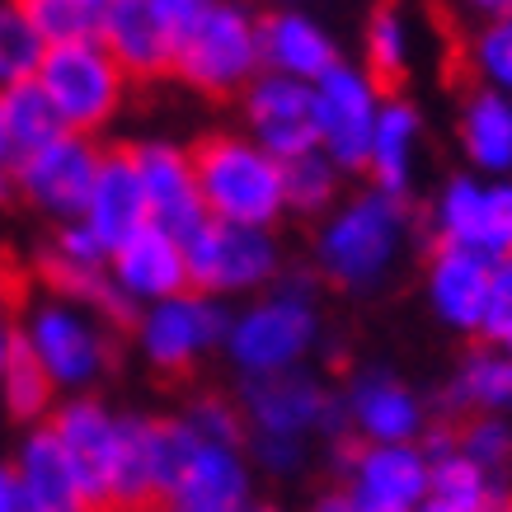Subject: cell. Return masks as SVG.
I'll list each match as a JSON object with an SVG mask.
<instances>
[{"instance_id": "obj_10", "label": "cell", "mask_w": 512, "mask_h": 512, "mask_svg": "<svg viewBox=\"0 0 512 512\" xmlns=\"http://www.w3.org/2000/svg\"><path fill=\"white\" fill-rule=\"evenodd\" d=\"M437 245L470 249L494 264L512 254V179H480V174H451L428 207Z\"/></svg>"}, {"instance_id": "obj_40", "label": "cell", "mask_w": 512, "mask_h": 512, "mask_svg": "<svg viewBox=\"0 0 512 512\" xmlns=\"http://www.w3.org/2000/svg\"><path fill=\"white\" fill-rule=\"evenodd\" d=\"M311 447L306 442H287V437H245V461L268 470V475H296L306 466Z\"/></svg>"}, {"instance_id": "obj_38", "label": "cell", "mask_w": 512, "mask_h": 512, "mask_svg": "<svg viewBox=\"0 0 512 512\" xmlns=\"http://www.w3.org/2000/svg\"><path fill=\"white\" fill-rule=\"evenodd\" d=\"M179 419L188 423V433L198 437V442L245 447V414H240V404L226 400V395H193Z\"/></svg>"}, {"instance_id": "obj_9", "label": "cell", "mask_w": 512, "mask_h": 512, "mask_svg": "<svg viewBox=\"0 0 512 512\" xmlns=\"http://www.w3.org/2000/svg\"><path fill=\"white\" fill-rule=\"evenodd\" d=\"M315 99V151L339 174H367L372 160L376 113L386 94L372 85V76L353 62H339L329 76L311 85Z\"/></svg>"}, {"instance_id": "obj_20", "label": "cell", "mask_w": 512, "mask_h": 512, "mask_svg": "<svg viewBox=\"0 0 512 512\" xmlns=\"http://www.w3.org/2000/svg\"><path fill=\"white\" fill-rule=\"evenodd\" d=\"M494 268L498 264L484 259V254L433 245L423 287H428V306H433L437 320L456 329V334H480L484 301H489V287H494Z\"/></svg>"}, {"instance_id": "obj_27", "label": "cell", "mask_w": 512, "mask_h": 512, "mask_svg": "<svg viewBox=\"0 0 512 512\" xmlns=\"http://www.w3.org/2000/svg\"><path fill=\"white\" fill-rule=\"evenodd\" d=\"M456 137H461V151L480 174H494V179L512 174V99L475 85L461 104Z\"/></svg>"}, {"instance_id": "obj_48", "label": "cell", "mask_w": 512, "mask_h": 512, "mask_svg": "<svg viewBox=\"0 0 512 512\" xmlns=\"http://www.w3.org/2000/svg\"><path fill=\"white\" fill-rule=\"evenodd\" d=\"M498 353H508V357H512V339H508V343H503V348H498Z\"/></svg>"}, {"instance_id": "obj_11", "label": "cell", "mask_w": 512, "mask_h": 512, "mask_svg": "<svg viewBox=\"0 0 512 512\" xmlns=\"http://www.w3.org/2000/svg\"><path fill=\"white\" fill-rule=\"evenodd\" d=\"M226 329H231V311L212 301V296H198V292H184V296H170L160 306H146L137 315V348L141 357L165 376H184L193 372L207 353H217L226 343Z\"/></svg>"}, {"instance_id": "obj_8", "label": "cell", "mask_w": 512, "mask_h": 512, "mask_svg": "<svg viewBox=\"0 0 512 512\" xmlns=\"http://www.w3.org/2000/svg\"><path fill=\"white\" fill-rule=\"evenodd\" d=\"M184 264L188 292L226 301V296H249L273 287L282 278V245L273 231L207 221L198 235L184 240Z\"/></svg>"}, {"instance_id": "obj_1", "label": "cell", "mask_w": 512, "mask_h": 512, "mask_svg": "<svg viewBox=\"0 0 512 512\" xmlns=\"http://www.w3.org/2000/svg\"><path fill=\"white\" fill-rule=\"evenodd\" d=\"M409 226H414L409 202L386 198L376 188L339 202L315 231V278L348 296L376 292L390 278V268L400 264Z\"/></svg>"}, {"instance_id": "obj_16", "label": "cell", "mask_w": 512, "mask_h": 512, "mask_svg": "<svg viewBox=\"0 0 512 512\" xmlns=\"http://www.w3.org/2000/svg\"><path fill=\"white\" fill-rule=\"evenodd\" d=\"M127 156L137 165L141 193H146V212L151 226L174 235L184 245L188 235H198L207 226V207H202L198 179H193V156L174 141H137L127 146Z\"/></svg>"}, {"instance_id": "obj_24", "label": "cell", "mask_w": 512, "mask_h": 512, "mask_svg": "<svg viewBox=\"0 0 512 512\" xmlns=\"http://www.w3.org/2000/svg\"><path fill=\"white\" fill-rule=\"evenodd\" d=\"M10 470H15L24 512H90L85 508V494H80L76 470H71L62 442L52 437L47 423L24 433V442H19Z\"/></svg>"}, {"instance_id": "obj_51", "label": "cell", "mask_w": 512, "mask_h": 512, "mask_svg": "<svg viewBox=\"0 0 512 512\" xmlns=\"http://www.w3.org/2000/svg\"><path fill=\"white\" fill-rule=\"evenodd\" d=\"M357 512H362V508H357Z\"/></svg>"}, {"instance_id": "obj_34", "label": "cell", "mask_w": 512, "mask_h": 512, "mask_svg": "<svg viewBox=\"0 0 512 512\" xmlns=\"http://www.w3.org/2000/svg\"><path fill=\"white\" fill-rule=\"evenodd\" d=\"M466 57L484 90L512 99V5H489V19L470 33Z\"/></svg>"}, {"instance_id": "obj_6", "label": "cell", "mask_w": 512, "mask_h": 512, "mask_svg": "<svg viewBox=\"0 0 512 512\" xmlns=\"http://www.w3.org/2000/svg\"><path fill=\"white\" fill-rule=\"evenodd\" d=\"M33 80H38V90L47 94V104L57 113L62 132H76V137L104 132L127 99L123 66L104 52L99 38H94V43L47 47V57Z\"/></svg>"}, {"instance_id": "obj_49", "label": "cell", "mask_w": 512, "mask_h": 512, "mask_svg": "<svg viewBox=\"0 0 512 512\" xmlns=\"http://www.w3.org/2000/svg\"><path fill=\"white\" fill-rule=\"evenodd\" d=\"M156 512H184V508H156Z\"/></svg>"}, {"instance_id": "obj_19", "label": "cell", "mask_w": 512, "mask_h": 512, "mask_svg": "<svg viewBox=\"0 0 512 512\" xmlns=\"http://www.w3.org/2000/svg\"><path fill=\"white\" fill-rule=\"evenodd\" d=\"M109 278L137 311L160 306V301H170V296H184L188 292L184 245H179L174 235L146 226V231H137L127 245H118L109 254Z\"/></svg>"}, {"instance_id": "obj_23", "label": "cell", "mask_w": 512, "mask_h": 512, "mask_svg": "<svg viewBox=\"0 0 512 512\" xmlns=\"http://www.w3.org/2000/svg\"><path fill=\"white\" fill-rule=\"evenodd\" d=\"M165 508L184 512H249L254 508V470L245 461V447H212L198 442L184 480L174 484Z\"/></svg>"}, {"instance_id": "obj_7", "label": "cell", "mask_w": 512, "mask_h": 512, "mask_svg": "<svg viewBox=\"0 0 512 512\" xmlns=\"http://www.w3.org/2000/svg\"><path fill=\"white\" fill-rule=\"evenodd\" d=\"M240 414H245V437H287V442H306L311 437H353L343 423V404L339 395L311 376L301 372H282V376H264V381H240Z\"/></svg>"}, {"instance_id": "obj_39", "label": "cell", "mask_w": 512, "mask_h": 512, "mask_svg": "<svg viewBox=\"0 0 512 512\" xmlns=\"http://www.w3.org/2000/svg\"><path fill=\"white\" fill-rule=\"evenodd\" d=\"M480 339L489 348H503L512 339V264L494 268V287H489V301H484Z\"/></svg>"}, {"instance_id": "obj_25", "label": "cell", "mask_w": 512, "mask_h": 512, "mask_svg": "<svg viewBox=\"0 0 512 512\" xmlns=\"http://www.w3.org/2000/svg\"><path fill=\"white\" fill-rule=\"evenodd\" d=\"M419 141H423V113H419V104H414V99H404V94H386V99H381V113H376L372 160H367V174H372L376 193L409 202V188H414V160H419Z\"/></svg>"}, {"instance_id": "obj_12", "label": "cell", "mask_w": 512, "mask_h": 512, "mask_svg": "<svg viewBox=\"0 0 512 512\" xmlns=\"http://www.w3.org/2000/svg\"><path fill=\"white\" fill-rule=\"evenodd\" d=\"M334 466L343 470V489L362 512H419L433 480V461L419 442L362 447L353 437H339Z\"/></svg>"}, {"instance_id": "obj_15", "label": "cell", "mask_w": 512, "mask_h": 512, "mask_svg": "<svg viewBox=\"0 0 512 512\" xmlns=\"http://www.w3.org/2000/svg\"><path fill=\"white\" fill-rule=\"evenodd\" d=\"M343 423L353 442L362 447H400V442H423L428 428V409L414 390L404 386L386 367H362L348 376V386L339 395Z\"/></svg>"}, {"instance_id": "obj_31", "label": "cell", "mask_w": 512, "mask_h": 512, "mask_svg": "<svg viewBox=\"0 0 512 512\" xmlns=\"http://www.w3.org/2000/svg\"><path fill=\"white\" fill-rule=\"evenodd\" d=\"M47 57L43 33L33 29L29 10L19 0H0V90L29 85Z\"/></svg>"}, {"instance_id": "obj_4", "label": "cell", "mask_w": 512, "mask_h": 512, "mask_svg": "<svg viewBox=\"0 0 512 512\" xmlns=\"http://www.w3.org/2000/svg\"><path fill=\"white\" fill-rule=\"evenodd\" d=\"M188 156H193V179H198L207 221L273 231L287 217L282 165L268 151H259L245 132H207Z\"/></svg>"}, {"instance_id": "obj_43", "label": "cell", "mask_w": 512, "mask_h": 512, "mask_svg": "<svg viewBox=\"0 0 512 512\" xmlns=\"http://www.w3.org/2000/svg\"><path fill=\"white\" fill-rule=\"evenodd\" d=\"M15 353H19V320L15 315H0V376L10 372Z\"/></svg>"}, {"instance_id": "obj_33", "label": "cell", "mask_w": 512, "mask_h": 512, "mask_svg": "<svg viewBox=\"0 0 512 512\" xmlns=\"http://www.w3.org/2000/svg\"><path fill=\"white\" fill-rule=\"evenodd\" d=\"M282 193H287V212L296 217H329L339 207L343 174L320 151H311V156L282 165Z\"/></svg>"}, {"instance_id": "obj_26", "label": "cell", "mask_w": 512, "mask_h": 512, "mask_svg": "<svg viewBox=\"0 0 512 512\" xmlns=\"http://www.w3.org/2000/svg\"><path fill=\"white\" fill-rule=\"evenodd\" d=\"M437 409L447 419H503V409H512V357L480 343L475 353L461 357V367L451 372L447 390L437 395Z\"/></svg>"}, {"instance_id": "obj_45", "label": "cell", "mask_w": 512, "mask_h": 512, "mask_svg": "<svg viewBox=\"0 0 512 512\" xmlns=\"http://www.w3.org/2000/svg\"><path fill=\"white\" fill-rule=\"evenodd\" d=\"M15 170H19V160L10 151H0V207L15 198Z\"/></svg>"}, {"instance_id": "obj_13", "label": "cell", "mask_w": 512, "mask_h": 512, "mask_svg": "<svg viewBox=\"0 0 512 512\" xmlns=\"http://www.w3.org/2000/svg\"><path fill=\"white\" fill-rule=\"evenodd\" d=\"M104 151L94 146V137H76V132H57V137L29 151L15 170V198H24L33 212H43L47 221H80L85 198L94 188Z\"/></svg>"}, {"instance_id": "obj_29", "label": "cell", "mask_w": 512, "mask_h": 512, "mask_svg": "<svg viewBox=\"0 0 512 512\" xmlns=\"http://www.w3.org/2000/svg\"><path fill=\"white\" fill-rule=\"evenodd\" d=\"M362 57H367V76L381 94H395L404 76H409V57H414V43H409V24H404L400 10H372L367 29H362Z\"/></svg>"}, {"instance_id": "obj_21", "label": "cell", "mask_w": 512, "mask_h": 512, "mask_svg": "<svg viewBox=\"0 0 512 512\" xmlns=\"http://www.w3.org/2000/svg\"><path fill=\"white\" fill-rule=\"evenodd\" d=\"M80 226L99 240V245L118 249L127 245L137 231L151 226V212H146V193H141V179H137V165L132 156L123 151H104L99 160V174H94V188L85 198V212H80Z\"/></svg>"}, {"instance_id": "obj_44", "label": "cell", "mask_w": 512, "mask_h": 512, "mask_svg": "<svg viewBox=\"0 0 512 512\" xmlns=\"http://www.w3.org/2000/svg\"><path fill=\"white\" fill-rule=\"evenodd\" d=\"M0 512H24V503H19L15 470H10V466H0Z\"/></svg>"}, {"instance_id": "obj_18", "label": "cell", "mask_w": 512, "mask_h": 512, "mask_svg": "<svg viewBox=\"0 0 512 512\" xmlns=\"http://www.w3.org/2000/svg\"><path fill=\"white\" fill-rule=\"evenodd\" d=\"M99 43L127 80L170 76L174 62V19L170 0H104Z\"/></svg>"}, {"instance_id": "obj_42", "label": "cell", "mask_w": 512, "mask_h": 512, "mask_svg": "<svg viewBox=\"0 0 512 512\" xmlns=\"http://www.w3.org/2000/svg\"><path fill=\"white\" fill-rule=\"evenodd\" d=\"M19 301V268L10 254H0V315H15Z\"/></svg>"}, {"instance_id": "obj_17", "label": "cell", "mask_w": 512, "mask_h": 512, "mask_svg": "<svg viewBox=\"0 0 512 512\" xmlns=\"http://www.w3.org/2000/svg\"><path fill=\"white\" fill-rule=\"evenodd\" d=\"M240 113H245V137L268 151V156L287 165L315 151V99L311 85L282 76H259L240 94Z\"/></svg>"}, {"instance_id": "obj_22", "label": "cell", "mask_w": 512, "mask_h": 512, "mask_svg": "<svg viewBox=\"0 0 512 512\" xmlns=\"http://www.w3.org/2000/svg\"><path fill=\"white\" fill-rule=\"evenodd\" d=\"M259 62H264L268 76L315 85L343 57H339V43L311 15H301V10H273V15L259 19Z\"/></svg>"}, {"instance_id": "obj_32", "label": "cell", "mask_w": 512, "mask_h": 512, "mask_svg": "<svg viewBox=\"0 0 512 512\" xmlns=\"http://www.w3.org/2000/svg\"><path fill=\"white\" fill-rule=\"evenodd\" d=\"M57 400H62L57 386L47 381L43 367H38V362L24 353V343H19L10 372L0 376V409H5L15 423H24V428H43V423L52 419Z\"/></svg>"}, {"instance_id": "obj_30", "label": "cell", "mask_w": 512, "mask_h": 512, "mask_svg": "<svg viewBox=\"0 0 512 512\" xmlns=\"http://www.w3.org/2000/svg\"><path fill=\"white\" fill-rule=\"evenodd\" d=\"M57 132H62V123H57V113L47 104V94L38 90V80L15 85V90H0V137L15 151V160L47 146Z\"/></svg>"}, {"instance_id": "obj_41", "label": "cell", "mask_w": 512, "mask_h": 512, "mask_svg": "<svg viewBox=\"0 0 512 512\" xmlns=\"http://www.w3.org/2000/svg\"><path fill=\"white\" fill-rule=\"evenodd\" d=\"M47 254H57V259H66V264H80V268H109V249L99 245L80 221H66V226H57L52 231V240H47Z\"/></svg>"}, {"instance_id": "obj_50", "label": "cell", "mask_w": 512, "mask_h": 512, "mask_svg": "<svg viewBox=\"0 0 512 512\" xmlns=\"http://www.w3.org/2000/svg\"><path fill=\"white\" fill-rule=\"evenodd\" d=\"M508 264H512V254H508Z\"/></svg>"}, {"instance_id": "obj_46", "label": "cell", "mask_w": 512, "mask_h": 512, "mask_svg": "<svg viewBox=\"0 0 512 512\" xmlns=\"http://www.w3.org/2000/svg\"><path fill=\"white\" fill-rule=\"evenodd\" d=\"M484 512H512V480L508 484H498V494L484 503Z\"/></svg>"}, {"instance_id": "obj_28", "label": "cell", "mask_w": 512, "mask_h": 512, "mask_svg": "<svg viewBox=\"0 0 512 512\" xmlns=\"http://www.w3.org/2000/svg\"><path fill=\"white\" fill-rule=\"evenodd\" d=\"M428 461H433V480H428V498L419 512H484V503L498 494V484H508L489 480L480 466H470L456 451H442Z\"/></svg>"}, {"instance_id": "obj_2", "label": "cell", "mask_w": 512, "mask_h": 512, "mask_svg": "<svg viewBox=\"0 0 512 512\" xmlns=\"http://www.w3.org/2000/svg\"><path fill=\"white\" fill-rule=\"evenodd\" d=\"M174 62L170 76L198 94L231 99L264 76L259 62V19L221 0H170Z\"/></svg>"}, {"instance_id": "obj_36", "label": "cell", "mask_w": 512, "mask_h": 512, "mask_svg": "<svg viewBox=\"0 0 512 512\" xmlns=\"http://www.w3.org/2000/svg\"><path fill=\"white\" fill-rule=\"evenodd\" d=\"M451 451L480 466L489 480H508L512 470V423L508 419H466L451 428Z\"/></svg>"}, {"instance_id": "obj_47", "label": "cell", "mask_w": 512, "mask_h": 512, "mask_svg": "<svg viewBox=\"0 0 512 512\" xmlns=\"http://www.w3.org/2000/svg\"><path fill=\"white\" fill-rule=\"evenodd\" d=\"M249 512H282V508H268V503H254V508Z\"/></svg>"}, {"instance_id": "obj_14", "label": "cell", "mask_w": 512, "mask_h": 512, "mask_svg": "<svg viewBox=\"0 0 512 512\" xmlns=\"http://www.w3.org/2000/svg\"><path fill=\"white\" fill-rule=\"evenodd\" d=\"M47 428H52V437L62 442L66 461H71V470H76L85 508L109 512V489H113V461H118V428H123V414H113L99 395H66V400H57Z\"/></svg>"}, {"instance_id": "obj_37", "label": "cell", "mask_w": 512, "mask_h": 512, "mask_svg": "<svg viewBox=\"0 0 512 512\" xmlns=\"http://www.w3.org/2000/svg\"><path fill=\"white\" fill-rule=\"evenodd\" d=\"M193 451H198V437L188 433V423L179 419V414H174V419H151V475H156L160 508L170 503L174 484L184 480Z\"/></svg>"}, {"instance_id": "obj_5", "label": "cell", "mask_w": 512, "mask_h": 512, "mask_svg": "<svg viewBox=\"0 0 512 512\" xmlns=\"http://www.w3.org/2000/svg\"><path fill=\"white\" fill-rule=\"evenodd\" d=\"M24 353L43 367V376L57 386V395H90V386L113 367L109 325H99L90 311L71 301L43 296L33 301L29 315L19 320Z\"/></svg>"}, {"instance_id": "obj_35", "label": "cell", "mask_w": 512, "mask_h": 512, "mask_svg": "<svg viewBox=\"0 0 512 512\" xmlns=\"http://www.w3.org/2000/svg\"><path fill=\"white\" fill-rule=\"evenodd\" d=\"M24 10L47 47L94 43L104 29V0H29Z\"/></svg>"}, {"instance_id": "obj_3", "label": "cell", "mask_w": 512, "mask_h": 512, "mask_svg": "<svg viewBox=\"0 0 512 512\" xmlns=\"http://www.w3.org/2000/svg\"><path fill=\"white\" fill-rule=\"evenodd\" d=\"M315 268H296L273 282V292L259 296L254 306L231 315L221 353L231 357L240 381H264V376L301 372V362L320 343V311H315Z\"/></svg>"}]
</instances>
